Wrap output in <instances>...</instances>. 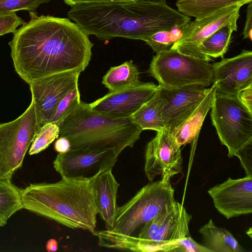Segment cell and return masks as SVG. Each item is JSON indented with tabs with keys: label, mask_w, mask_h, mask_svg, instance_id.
<instances>
[{
	"label": "cell",
	"mask_w": 252,
	"mask_h": 252,
	"mask_svg": "<svg viewBox=\"0 0 252 252\" xmlns=\"http://www.w3.org/2000/svg\"><path fill=\"white\" fill-rule=\"evenodd\" d=\"M237 28L232 25L225 26L205 39L201 44L200 52L208 61L212 58H223L231 41L232 32Z\"/></svg>",
	"instance_id": "obj_24"
},
{
	"label": "cell",
	"mask_w": 252,
	"mask_h": 252,
	"mask_svg": "<svg viewBox=\"0 0 252 252\" xmlns=\"http://www.w3.org/2000/svg\"><path fill=\"white\" fill-rule=\"evenodd\" d=\"M191 218L183 204L176 201L140 230L137 237L143 240L145 252H161L165 246L190 236L189 223Z\"/></svg>",
	"instance_id": "obj_9"
},
{
	"label": "cell",
	"mask_w": 252,
	"mask_h": 252,
	"mask_svg": "<svg viewBox=\"0 0 252 252\" xmlns=\"http://www.w3.org/2000/svg\"><path fill=\"white\" fill-rule=\"evenodd\" d=\"M21 190L11 180H0V216L5 220L24 208Z\"/></svg>",
	"instance_id": "obj_25"
},
{
	"label": "cell",
	"mask_w": 252,
	"mask_h": 252,
	"mask_svg": "<svg viewBox=\"0 0 252 252\" xmlns=\"http://www.w3.org/2000/svg\"><path fill=\"white\" fill-rule=\"evenodd\" d=\"M151 1H166V0H148Z\"/></svg>",
	"instance_id": "obj_39"
},
{
	"label": "cell",
	"mask_w": 252,
	"mask_h": 252,
	"mask_svg": "<svg viewBox=\"0 0 252 252\" xmlns=\"http://www.w3.org/2000/svg\"><path fill=\"white\" fill-rule=\"evenodd\" d=\"M237 96L240 101L252 113V85L241 90Z\"/></svg>",
	"instance_id": "obj_32"
},
{
	"label": "cell",
	"mask_w": 252,
	"mask_h": 252,
	"mask_svg": "<svg viewBox=\"0 0 252 252\" xmlns=\"http://www.w3.org/2000/svg\"><path fill=\"white\" fill-rule=\"evenodd\" d=\"M29 15V21L16 30L8 43L20 77L29 84L55 73L84 71L94 46L89 35L67 18Z\"/></svg>",
	"instance_id": "obj_1"
},
{
	"label": "cell",
	"mask_w": 252,
	"mask_h": 252,
	"mask_svg": "<svg viewBox=\"0 0 252 252\" xmlns=\"http://www.w3.org/2000/svg\"><path fill=\"white\" fill-rule=\"evenodd\" d=\"M208 192L216 209L227 219L252 213V176L229 177Z\"/></svg>",
	"instance_id": "obj_16"
},
{
	"label": "cell",
	"mask_w": 252,
	"mask_h": 252,
	"mask_svg": "<svg viewBox=\"0 0 252 252\" xmlns=\"http://www.w3.org/2000/svg\"><path fill=\"white\" fill-rule=\"evenodd\" d=\"M64 2L67 5H70L71 7L77 4L84 3H91L95 2H103L108 1H131L134 0H63Z\"/></svg>",
	"instance_id": "obj_35"
},
{
	"label": "cell",
	"mask_w": 252,
	"mask_h": 252,
	"mask_svg": "<svg viewBox=\"0 0 252 252\" xmlns=\"http://www.w3.org/2000/svg\"><path fill=\"white\" fill-rule=\"evenodd\" d=\"M170 177L164 176L144 186L126 203L118 207L113 231L136 236L148 221L163 213L176 200Z\"/></svg>",
	"instance_id": "obj_5"
},
{
	"label": "cell",
	"mask_w": 252,
	"mask_h": 252,
	"mask_svg": "<svg viewBox=\"0 0 252 252\" xmlns=\"http://www.w3.org/2000/svg\"><path fill=\"white\" fill-rule=\"evenodd\" d=\"M199 232L202 237V245L211 252L246 251L228 230L216 226L211 219L200 228Z\"/></svg>",
	"instance_id": "obj_20"
},
{
	"label": "cell",
	"mask_w": 252,
	"mask_h": 252,
	"mask_svg": "<svg viewBox=\"0 0 252 252\" xmlns=\"http://www.w3.org/2000/svg\"><path fill=\"white\" fill-rule=\"evenodd\" d=\"M184 26L175 27L169 31L158 32L143 41L156 53L168 50L181 37Z\"/></svg>",
	"instance_id": "obj_26"
},
{
	"label": "cell",
	"mask_w": 252,
	"mask_h": 252,
	"mask_svg": "<svg viewBox=\"0 0 252 252\" xmlns=\"http://www.w3.org/2000/svg\"><path fill=\"white\" fill-rule=\"evenodd\" d=\"M70 148L69 140L63 136H59L54 144V149L59 154L66 153L70 150Z\"/></svg>",
	"instance_id": "obj_34"
},
{
	"label": "cell",
	"mask_w": 252,
	"mask_h": 252,
	"mask_svg": "<svg viewBox=\"0 0 252 252\" xmlns=\"http://www.w3.org/2000/svg\"><path fill=\"white\" fill-rule=\"evenodd\" d=\"M118 156L114 149H70L66 153L58 154L53 166L61 177L90 178L102 170L112 169Z\"/></svg>",
	"instance_id": "obj_12"
},
{
	"label": "cell",
	"mask_w": 252,
	"mask_h": 252,
	"mask_svg": "<svg viewBox=\"0 0 252 252\" xmlns=\"http://www.w3.org/2000/svg\"><path fill=\"white\" fill-rule=\"evenodd\" d=\"M149 72L167 89L191 85L208 87L213 83V65L209 61L172 49L153 56Z\"/></svg>",
	"instance_id": "obj_6"
},
{
	"label": "cell",
	"mask_w": 252,
	"mask_h": 252,
	"mask_svg": "<svg viewBox=\"0 0 252 252\" xmlns=\"http://www.w3.org/2000/svg\"><path fill=\"white\" fill-rule=\"evenodd\" d=\"M158 86L163 101L161 117L165 128L172 133L189 117L210 90L198 85L172 89Z\"/></svg>",
	"instance_id": "obj_14"
},
{
	"label": "cell",
	"mask_w": 252,
	"mask_h": 252,
	"mask_svg": "<svg viewBox=\"0 0 252 252\" xmlns=\"http://www.w3.org/2000/svg\"><path fill=\"white\" fill-rule=\"evenodd\" d=\"M67 15L86 34L101 40L118 37L143 40L191 20L166 1L148 0L81 3L71 6Z\"/></svg>",
	"instance_id": "obj_2"
},
{
	"label": "cell",
	"mask_w": 252,
	"mask_h": 252,
	"mask_svg": "<svg viewBox=\"0 0 252 252\" xmlns=\"http://www.w3.org/2000/svg\"><path fill=\"white\" fill-rule=\"evenodd\" d=\"M211 109L212 124L221 144L228 150V157L237 156L252 143V113L237 96L217 92Z\"/></svg>",
	"instance_id": "obj_7"
},
{
	"label": "cell",
	"mask_w": 252,
	"mask_h": 252,
	"mask_svg": "<svg viewBox=\"0 0 252 252\" xmlns=\"http://www.w3.org/2000/svg\"><path fill=\"white\" fill-rule=\"evenodd\" d=\"M158 90V88L153 97L131 116L133 121L143 130L152 129L158 132L165 128L161 115L163 101Z\"/></svg>",
	"instance_id": "obj_23"
},
{
	"label": "cell",
	"mask_w": 252,
	"mask_h": 252,
	"mask_svg": "<svg viewBox=\"0 0 252 252\" xmlns=\"http://www.w3.org/2000/svg\"><path fill=\"white\" fill-rule=\"evenodd\" d=\"M95 175L62 177L56 183L30 184L21 190L24 208L63 226L87 230L94 235L97 215L93 188Z\"/></svg>",
	"instance_id": "obj_3"
},
{
	"label": "cell",
	"mask_w": 252,
	"mask_h": 252,
	"mask_svg": "<svg viewBox=\"0 0 252 252\" xmlns=\"http://www.w3.org/2000/svg\"><path fill=\"white\" fill-rule=\"evenodd\" d=\"M120 186L112 173V169L102 170L95 176L93 188L97 214L105 223V229L111 230L115 225L117 191Z\"/></svg>",
	"instance_id": "obj_18"
},
{
	"label": "cell",
	"mask_w": 252,
	"mask_h": 252,
	"mask_svg": "<svg viewBox=\"0 0 252 252\" xmlns=\"http://www.w3.org/2000/svg\"><path fill=\"white\" fill-rule=\"evenodd\" d=\"M39 130L33 101L11 122L0 124V180H11Z\"/></svg>",
	"instance_id": "obj_8"
},
{
	"label": "cell",
	"mask_w": 252,
	"mask_h": 252,
	"mask_svg": "<svg viewBox=\"0 0 252 252\" xmlns=\"http://www.w3.org/2000/svg\"><path fill=\"white\" fill-rule=\"evenodd\" d=\"M59 136V127L55 123L49 122L43 125L36 133L30 146V155L39 153L46 149Z\"/></svg>",
	"instance_id": "obj_27"
},
{
	"label": "cell",
	"mask_w": 252,
	"mask_h": 252,
	"mask_svg": "<svg viewBox=\"0 0 252 252\" xmlns=\"http://www.w3.org/2000/svg\"><path fill=\"white\" fill-rule=\"evenodd\" d=\"M242 6L241 4H234L190 21L183 27L181 37L171 49L188 56L205 60L200 52L202 42L225 26L238 27L237 22Z\"/></svg>",
	"instance_id": "obj_11"
},
{
	"label": "cell",
	"mask_w": 252,
	"mask_h": 252,
	"mask_svg": "<svg viewBox=\"0 0 252 252\" xmlns=\"http://www.w3.org/2000/svg\"><path fill=\"white\" fill-rule=\"evenodd\" d=\"M252 0H177L176 5L182 14L195 18L209 15L220 9L234 4H248Z\"/></svg>",
	"instance_id": "obj_22"
},
{
	"label": "cell",
	"mask_w": 252,
	"mask_h": 252,
	"mask_svg": "<svg viewBox=\"0 0 252 252\" xmlns=\"http://www.w3.org/2000/svg\"><path fill=\"white\" fill-rule=\"evenodd\" d=\"M246 233L248 235V236H249L250 238H252V228H250L249 229V231L248 230L247 231Z\"/></svg>",
	"instance_id": "obj_38"
},
{
	"label": "cell",
	"mask_w": 252,
	"mask_h": 252,
	"mask_svg": "<svg viewBox=\"0 0 252 252\" xmlns=\"http://www.w3.org/2000/svg\"><path fill=\"white\" fill-rule=\"evenodd\" d=\"M162 252H211L191 236L179 240L163 248Z\"/></svg>",
	"instance_id": "obj_30"
},
{
	"label": "cell",
	"mask_w": 252,
	"mask_h": 252,
	"mask_svg": "<svg viewBox=\"0 0 252 252\" xmlns=\"http://www.w3.org/2000/svg\"><path fill=\"white\" fill-rule=\"evenodd\" d=\"M216 90V84L213 83L210 91L195 110L172 133L180 147L191 142L198 137L205 118L213 105Z\"/></svg>",
	"instance_id": "obj_19"
},
{
	"label": "cell",
	"mask_w": 252,
	"mask_h": 252,
	"mask_svg": "<svg viewBox=\"0 0 252 252\" xmlns=\"http://www.w3.org/2000/svg\"><path fill=\"white\" fill-rule=\"evenodd\" d=\"M158 87L152 82H141L133 87L109 92L89 105L94 112L107 117H130L153 97Z\"/></svg>",
	"instance_id": "obj_15"
},
{
	"label": "cell",
	"mask_w": 252,
	"mask_h": 252,
	"mask_svg": "<svg viewBox=\"0 0 252 252\" xmlns=\"http://www.w3.org/2000/svg\"><path fill=\"white\" fill-rule=\"evenodd\" d=\"M24 22L16 13L0 14V36L9 33H14L17 28Z\"/></svg>",
	"instance_id": "obj_31"
},
{
	"label": "cell",
	"mask_w": 252,
	"mask_h": 252,
	"mask_svg": "<svg viewBox=\"0 0 252 252\" xmlns=\"http://www.w3.org/2000/svg\"><path fill=\"white\" fill-rule=\"evenodd\" d=\"M58 126L59 136L69 140L70 149H114L119 155L126 147L132 148L143 131L131 117H107L82 101Z\"/></svg>",
	"instance_id": "obj_4"
},
{
	"label": "cell",
	"mask_w": 252,
	"mask_h": 252,
	"mask_svg": "<svg viewBox=\"0 0 252 252\" xmlns=\"http://www.w3.org/2000/svg\"><path fill=\"white\" fill-rule=\"evenodd\" d=\"M247 8L246 20L242 34L244 39L252 40V2L248 3Z\"/></svg>",
	"instance_id": "obj_33"
},
{
	"label": "cell",
	"mask_w": 252,
	"mask_h": 252,
	"mask_svg": "<svg viewBox=\"0 0 252 252\" xmlns=\"http://www.w3.org/2000/svg\"><path fill=\"white\" fill-rule=\"evenodd\" d=\"M58 242L54 239H49L46 245V249L48 252H55L58 250Z\"/></svg>",
	"instance_id": "obj_36"
},
{
	"label": "cell",
	"mask_w": 252,
	"mask_h": 252,
	"mask_svg": "<svg viewBox=\"0 0 252 252\" xmlns=\"http://www.w3.org/2000/svg\"><path fill=\"white\" fill-rule=\"evenodd\" d=\"M7 220H5L0 216V226H3L5 225L7 222Z\"/></svg>",
	"instance_id": "obj_37"
},
{
	"label": "cell",
	"mask_w": 252,
	"mask_h": 252,
	"mask_svg": "<svg viewBox=\"0 0 252 252\" xmlns=\"http://www.w3.org/2000/svg\"><path fill=\"white\" fill-rule=\"evenodd\" d=\"M180 146L172 132L166 128L158 131L148 142L145 151L144 170L150 182L155 177L172 176L182 170Z\"/></svg>",
	"instance_id": "obj_13"
},
{
	"label": "cell",
	"mask_w": 252,
	"mask_h": 252,
	"mask_svg": "<svg viewBox=\"0 0 252 252\" xmlns=\"http://www.w3.org/2000/svg\"><path fill=\"white\" fill-rule=\"evenodd\" d=\"M78 86L63 97L58 103L50 122L58 126L81 102Z\"/></svg>",
	"instance_id": "obj_28"
},
{
	"label": "cell",
	"mask_w": 252,
	"mask_h": 252,
	"mask_svg": "<svg viewBox=\"0 0 252 252\" xmlns=\"http://www.w3.org/2000/svg\"><path fill=\"white\" fill-rule=\"evenodd\" d=\"M51 0H0V14L16 13L25 10L35 12L41 4L47 3Z\"/></svg>",
	"instance_id": "obj_29"
},
{
	"label": "cell",
	"mask_w": 252,
	"mask_h": 252,
	"mask_svg": "<svg viewBox=\"0 0 252 252\" xmlns=\"http://www.w3.org/2000/svg\"><path fill=\"white\" fill-rule=\"evenodd\" d=\"M82 72L74 69L55 73L29 84L39 129L51 122L61 99L78 86L79 76Z\"/></svg>",
	"instance_id": "obj_10"
},
{
	"label": "cell",
	"mask_w": 252,
	"mask_h": 252,
	"mask_svg": "<svg viewBox=\"0 0 252 252\" xmlns=\"http://www.w3.org/2000/svg\"><path fill=\"white\" fill-rule=\"evenodd\" d=\"M140 83L139 70L131 61L111 67L102 81L110 92L133 87Z\"/></svg>",
	"instance_id": "obj_21"
},
{
	"label": "cell",
	"mask_w": 252,
	"mask_h": 252,
	"mask_svg": "<svg viewBox=\"0 0 252 252\" xmlns=\"http://www.w3.org/2000/svg\"><path fill=\"white\" fill-rule=\"evenodd\" d=\"M213 83L216 92L237 96L244 89L252 85V52L243 50L231 58L224 59L212 64Z\"/></svg>",
	"instance_id": "obj_17"
}]
</instances>
